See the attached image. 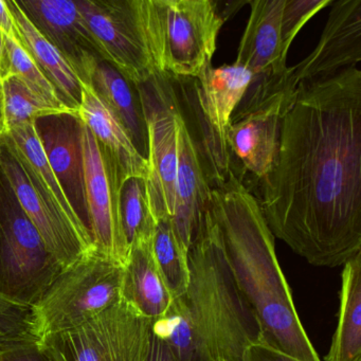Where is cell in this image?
Masks as SVG:
<instances>
[{"label":"cell","instance_id":"cell-35","mask_svg":"<svg viewBox=\"0 0 361 361\" xmlns=\"http://www.w3.org/2000/svg\"><path fill=\"white\" fill-rule=\"evenodd\" d=\"M9 71V60H8L7 48H6L5 37L0 32V79H5Z\"/></svg>","mask_w":361,"mask_h":361},{"label":"cell","instance_id":"cell-23","mask_svg":"<svg viewBox=\"0 0 361 361\" xmlns=\"http://www.w3.org/2000/svg\"><path fill=\"white\" fill-rule=\"evenodd\" d=\"M338 325L326 361H361V253L341 274Z\"/></svg>","mask_w":361,"mask_h":361},{"label":"cell","instance_id":"cell-27","mask_svg":"<svg viewBox=\"0 0 361 361\" xmlns=\"http://www.w3.org/2000/svg\"><path fill=\"white\" fill-rule=\"evenodd\" d=\"M120 210L128 250L136 243L149 242L153 238L156 221L149 208L145 178L130 177L123 181Z\"/></svg>","mask_w":361,"mask_h":361},{"label":"cell","instance_id":"cell-4","mask_svg":"<svg viewBox=\"0 0 361 361\" xmlns=\"http://www.w3.org/2000/svg\"><path fill=\"white\" fill-rule=\"evenodd\" d=\"M152 56L159 75L195 80L212 65L226 18L213 0H141Z\"/></svg>","mask_w":361,"mask_h":361},{"label":"cell","instance_id":"cell-30","mask_svg":"<svg viewBox=\"0 0 361 361\" xmlns=\"http://www.w3.org/2000/svg\"><path fill=\"white\" fill-rule=\"evenodd\" d=\"M39 340L33 307L16 303L0 293V345Z\"/></svg>","mask_w":361,"mask_h":361},{"label":"cell","instance_id":"cell-18","mask_svg":"<svg viewBox=\"0 0 361 361\" xmlns=\"http://www.w3.org/2000/svg\"><path fill=\"white\" fill-rule=\"evenodd\" d=\"M178 139L176 198L171 221L181 244L189 251L190 245L210 202L212 188L200 145L192 136L183 115L178 120Z\"/></svg>","mask_w":361,"mask_h":361},{"label":"cell","instance_id":"cell-10","mask_svg":"<svg viewBox=\"0 0 361 361\" xmlns=\"http://www.w3.org/2000/svg\"><path fill=\"white\" fill-rule=\"evenodd\" d=\"M255 77L243 66L209 65L194 80L193 107L202 135L200 153L204 158L211 188L221 185L234 170L227 142V133L234 111Z\"/></svg>","mask_w":361,"mask_h":361},{"label":"cell","instance_id":"cell-31","mask_svg":"<svg viewBox=\"0 0 361 361\" xmlns=\"http://www.w3.org/2000/svg\"><path fill=\"white\" fill-rule=\"evenodd\" d=\"M0 361H51L39 340L0 345Z\"/></svg>","mask_w":361,"mask_h":361},{"label":"cell","instance_id":"cell-5","mask_svg":"<svg viewBox=\"0 0 361 361\" xmlns=\"http://www.w3.org/2000/svg\"><path fill=\"white\" fill-rule=\"evenodd\" d=\"M123 264L92 249L65 267L33 306L37 339L75 329L122 299Z\"/></svg>","mask_w":361,"mask_h":361},{"label":"cell","instance_id":"cell-12","mask_svg":"<svg viewBox=\"0 0 361 361\" xmlns=\"http://www.w3.org/2000/svg\"><path fill=\"white\" fill-rule=\"evenodd\" d=\"M81 140L86 214L92 244L99 252L124 265L128 246L122 227L120 196L126 177L115 158L83 122Z\"/></svg>","mask_w":361,"mask_h":361},{"label":"cell","instance_id":"cell-28","mask_svg":"<svg viewBox=\"0 0 361 361\" xmlns=\"http://www.w3.org/2000/svg\"><path fill=\"white\" fill-rule=\"evenodd\" d=\"M5 44L9 60L8 75H14L20 79L37 98L59 113L77 114V111L65 105L54 84L44 75L43 71L22 45L6 37Z\"/></svg>","mask_w":361,"mask_h":361},{"label":"cell","instance_id":"cell-19","mask_svg":"<svg viewBox=\"0 0 361 361\" xmlns=\"http://www.w3.org/2000/svg\"><path fill=\"white\" fill-rule=\"evenodd\" d=\"M82 98L77 115L94 138L111 153L126 179L147 178V162L115 116L103 104L90 84H81Z\"/></svg>","mask_w":361,"mask_h":361},{"label":"cell","instance_id":"cell-29","mask_svg":"<svg viewBox=\"0 0 361 361\" xmlns=\"http://www.w3.org/2000/svg\"><path fill=\"white\" fill-rule=\"evenodd\" d=\"M3 90L8 130L20 124L35 122L46 116L63 114L37 98L14 75H7L3 79Z\"/></svg>","mask_w":361,"mask_h":361},{"label":"cell","instance_id":"cell-14","mask_svg":"<svg viewBox=\"0 0 361 361\" xmlns=\"http://www.w3.org/2000/svg\"><path fill=\"white\" fill-rule=\"evenodd\" d=\"M316 48L301 62L287 67L276 90L293 100L302 84L333 77L361 61V0H337Z\"/></svg>","mask_w":361,"mask_h":361},{"label":"cell","instance_id":"cell-8","mask_svg":"<svg viewBox=\"0 0 361 361\" xmlns=\"http://www.w3.org/2000/svg\"><path fill=\"white\" fill-rule=\"evenodd\" d=\"M147 130V183L156 223L172 219L178 171V120L183 115L172 80L162 75L135 86Z\"/></svg>","mask_w":361,"mask_h":361},{"label":"cell","instance_id":"cell-32","mask_svg":"<svg viewBox=\"0 0 361 361\" xmlns=\"http://www.w3.org/2000/svg\"><path fill=\"white\" fill-rule=\"evenodd\" d=\"M243 361H300L271 348L264 342L248 346L243 354Z\"/></svg>","mask_w":361,"mask_h":361},{"label":"cell","instance_id":"cell-2","mask_svg":"<svg viewBox=\"0 0 361 361\" xmlns=\"http://www.w3.org/2000/svg\"><path fill=\"white\" fill-rule=\"evenodd\" d=\"M208 208L230 271L257 314L264 343L300 361H321L295 310L259 200L234 170L212 188Z\"/></svg>","mask_w":361,"mask_h":361},{"label":"cell","instance_id":"cell-21","mask_svg":"<svg viewBox=\"0 0 361 361\" xmlns=\"http://www.w3.org/2000/svg\"><path fill=\"white\" fill-rule=\"evenodd\" d=\"M7 3L16 20L23 47L54 84L65 105L78 113L82 98V85L79 78L64 56L35 28L18 6V1L10 0Z\"/></svg>","mask_w":361,"mask_h":361},{"label":"cell","instance_id":"cell-15","mask_svg":"<svg viewBox=\"0 0 361 361\" xmlns=\"http://www.w3.org/2000/svg\"><path fill=\"white\" fill-rule=\"evenodd\" d=\"M291 101L276 92L251 104H240L227 133L232 160L235 157L259 180L274 168L280 147L281 124Z\"/></svg>","mask_w":361,"mask_h":361},{"label":"cell","instance_id":"cell-26","mask_svg":"<svg viewBox=\"0 0 361 361\" xmlns=\"http://www.w3.org/2000/svg\"><path fill=\"white\" fill-rule=\"evenodd\" d=\"M152 255L173 299L183 297L189 283L188 250L181 244L170 219L156 223Z\"/></svg>","mask_w":361,"mask_h":361},{"label":"cell","instance_id":"cell-20","mask_svg":"<svg viewBox=\"0 0 361 361\" xmlns=\"http://www.w3.org/2000/svg\"><path fill=\"white\" fill-rule=\"evenodd\" d=\"M152 240L132 245L124 263L122 299L139 314L155 321L166 314L173 297L152 255Z\"/></svg>","mask_w":361,"mask_h":361},{"label":"cell","instance_id":"cell-11","mask_svg":"<svg viewBox=\"0 0 361 361\" xmlns=\"http://www.w3.org/2000/svg\"><path fill=\"white\" fill-rule=\"evenodd\" d=\"M75 3L107 62L133 85H141L159 75L147 39L141 0Z\"/></svg>","mask_w":361,"mask_h":361},{"label":"cell","instance_id":"cell-7","mask_svg":"<svg viewBox=\"0 0 361 361\" xmlns=\"http://www.w3.org/2000/svg\"><path fill=\"white\" fill-rule=\"evenodd\" d=\"M153 321L123 299L83 324L39 340L51 361H147Z\"/></svg>","mask_w":361,"mask_h":361},{"label":"cell","instance_id":"cell-22","mask_svg":"<svg viewBox=\"0 0 361 361\" xmlns=\"http://www.w3.org/2000/svg\"><path fill=\"white\" fill-rule=\"evenodd\" d=\"M90 85L126 128L139 153L147 157V130L136 87L106 61L97 65Z\"/></svg>","mask_w":361,"mask_h":361},{"label":"cell","instance_id":"cell-33","mask_svg":"<svg viewBox=\"0 0 361 361\" xmlns=\"http://www.w3.org/2000/svg\"><path fill=\"white\" fill-rule=\"evenodd\" d=\"M0 32L3 33L8 39L23 46L16 20H14L13 14L10 11L6 0H0Z\"/></svg>","mask_w":361,"mask_h":361},{"label":"cell","instance_id":"cell-25","mask_svg":"<svg viewBox=\"0 0 361 361\" xmlns=\"http://www.w3.org/2000/svg\"><path fill=\"white\" fill-rule=\"evenodd\" d=\"M153 331L166 342L175 361H213L181 297L153 321Z\"/></svg>","mask_w":361,"mask_h":361},{"label":"cell","instance_id":"cell-24","mask_svg":"<svg viewBox=\"0 0 361 361\" xmlns=\"http://www.w3.org/2000/svg\"><path fill=\"white\" fill-rule=\"evenodd\" d=\"M7 136L24 158L35 178L60 214L80 233L92 238L90 230L69 202L64 190L56 179L37 137L35 122L23 123L8 130Z\"/></svg>","mask_w":361,"mask_h":361},{"label":"cell","instance_id":"cell-34","mask_svg":"<svg viewBox=\"0 0 361 361\" xmlns=\"http://www.w3.org/2000/svg\"><path fill=\"white\" fill-rule=\"evenodd\" d=\"M147 361H175L166 342L152 331L151 345Z\"/></svg>","mask_w":361,"mask_h":361},{"label":"cell","instance_id":"cell-1","mask_svg":"<svg viewBox=\"0 0 361 361\" xmlns=\"http://www.w3.org/2000/svg\"><path fill=\"white\" fill-rule=\"evenodd\" d=\"M274 238L317 267L361 253V71L302 84L282 118L280 147L261 180Z\"/></svg>","mask_w":361,"mask_h":361},{"label":"cell","instance_id":"cell-13","mask_svg":"<svg viewBox=\"0 0 361 361\" xmlns=\"http://www.w3.org/2000/svg\"><path fill=\"white\" fill-rule=\"evenodd\" d=\"M0 169L48 250L63 268L94 249L92 238L80 233L56 210L7 135L0 139Z\"/></svg>","mask_w":361,"mask_h":361},{"label":"cell","instance_id":"cell-3","mask_svg":"<svg viewBox=\"0 0 361 361\" xmlns=\"http://www.w3.org/2000/svg\"><path fill=\"white\" fill-rule=\"evenodd\" d=\"M188 263L189 283L181 298L211 358L243 361L248 346L264 342L263 331L230 271L208 207L190 245Z\"/></svg>","mask_w":361,"mask_h":361},{"label":"cell","instance_id":"cell-16","mask_svg":"<svg viewBox=\"0 0 361 361\" xmlns=\"http://www.w3.org/2000/svg\"><path fill=\"white\" fill-rule=\"evenodd\" d=\"M35 28L64 56L81 84H92L97 65L106 61L102 48L71 0H18ZM107 62V61H106Z\"/></svg>","mask_w":361,"mask_h":361},{"label":"cell","instance_id":"cell-9","mask_svg":"<svg viewBox=\"0 0 361 361\" xmlns=\"http://www.w3.org/2000/svg\"><path fill=\"white\" fill-rule=\"evenodd\" d=\"M334 0H253L234 64L253 81L279 79L287 69L289 48L306 23Z\"/></svg>","mask_w":361,"mask_h":361},{"label":"cell","instance_id":"cell-17","mask_svg":"<svg viewBox=\"0 0 361 361\" xmlns=\"http://www.w3.org/2000/svg\"><path fill=\"white\" fill-rule=\"evenodd\" d=\"M81 126L79 116L73 113L46 116L35 122L37 137L56 179L87 227Z\"/></svg>","mask_w":361,"mask_h":361},{"label":"cell","instance_id":"cell-36","mask_svg":"<svg viewBox=\"0 0 361 361\" xmlns=\"http://www.w3.org/2000/svg\"><path fill=\"white\" fill-rule=\"evenodd\" d=\"M8 128L6 122L5 100H4L3 80L0 79V139L7 135Z\"/></svg>","mask_w":361,"mask_h":361},{"label":"cell","instance_id":"cell-6","mask_svg":"<svg viewBox=\"0 0 361 361\" xmlns=\"http://www.w3.org/2000/svg\"><path fill=\"white\" fill-rule=\"evenodd\" d=\"M63 269L0 169V293L33 307Z\"/></svg>","mask_w":361,"mask_h":361}]
</instances>
